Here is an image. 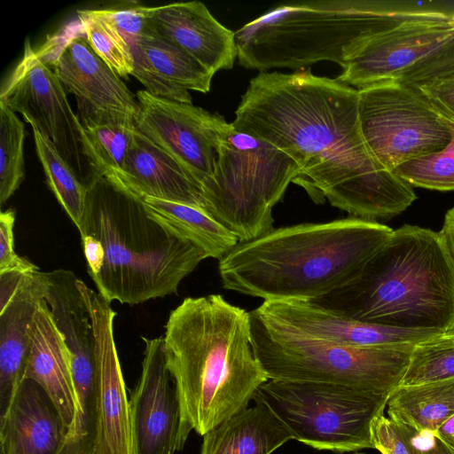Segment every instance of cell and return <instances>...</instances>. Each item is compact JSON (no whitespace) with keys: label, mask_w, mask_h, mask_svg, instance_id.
<instances>
[{"label":"cell","mask_w":454,"mask_h":454,"mask_svg":"<svg viewBox=\"0 0 454 454\" xmlns=\"http://www.w3.org/2000/svg\"><path fill=\"white\" fill-rule=\"evenodd\" d=\"M135 76L152 95L192 104L188 90L207 93L213 74L171 43L145 32L129 43Z\"/></svg>","instance_id":"obj_19"},{"label":"cell","mask_w":454,"mask_h":454,"mask_svg":"<svg viewBox=\"0 0 454 454\" xmlns=\"http://www.w3.org/2000/svg\"><path fill=\"white\" fill-rule=\"evenodd\" d=\"M15 211L12 208L0 214V274L9 271L33 273L38 268L28 260L19 256L14 249L13 227Z\"/></svg>","instance_id":"obj_34"},{"label":"cell","mask_w":454,"mask_h":454,"mask_svg":"<svg viewBox=\"0 0 454 454\" xmlns=\"http://www.w3.org/2000/svg\"><path fill=\"white\" fill-rule=\"evenodd\" d=\"M261 317L295 333L355 348L418 344L444 333L411 330L343 317L309 301H266L254 309Z\"/></svg>","instance_id":"obj_17"},{"label":"cell","mask_w":454,"mask_h":454,"mask_svg":"<svg viewBox=\"0 0 454 454\" xmlns=\"http://www.w3.org/2000/svg\"><path fill=\"white\" fill-rule=\"evenodd\" d=\"M142 339V372L129 398L134 454H174L184 448L190 431L166 366L163 338Z\"/></svg>","instance_id":"obj_15"},{"label":"cell","mask_w":454,"mask_h":454,"mask_svg":"<svg viewBox=\"0 0 454 454\" xmlns=\"http://www.w3.org/2000/svg\"><path fill=\"white\" fill-rule=\"evenodd\" d=\"M445 2L315 0L280 4L235 33L240 66L300 70L320 61L344 67L362 44L405 21L451 13Z\"/></svg>","instance_id":"obj_6"},{"label":"cell","mask_w":454,"mask_h":454,"mask_svg":"<svg viewBox=\"0 0 454 454\" xmlns=\"http://www.w3.org/2000/svg\"><path fill=\"white\" fill-rule=\"evenodd\" d=\"M254 403L205 434L200 454H271L294 440L268 407Z\"/></svg>","instance_id":"obj_24"},{"label":"cell","mask_w":454,"mask_h":454,"mask_svg":"<svg viewBox=\"0 0 454 454\" xmlns=\"http://www.w3.org/2000/svg\"><path fill=\"white\" fill-rule=\"evenodd\" d=\"M147 32L180 48L213 74L231 68L238 56L235 33L200 1L147 7Z\"/></svg>","instance_id":"obj_18"},{"label":"cell","mask_w":454,"mask_h":454,"mask_svg":"<svg viewBox=\"0 0 454 454\" xmlns=\"http://www.w3.org/2000/svg\"><path fill=\"white\" fill-rule=\"evenodd\" d=\"M358 112L371 154L390 172L408 160L443 149L452 138L450 121L415 85L400 80L359 89Z\"/></svg>","instance_id":"obj_10"},{"label":"cell","mask_w":454,"mask_h":454,"mask_svg":"<svg viewBox=\"0 0 454 454\" xmlns=\"http://www.w3.org/2000/svg\"><path fill=\"white\" fill-rule=\"evenodd\" d=\"M387 411L397 424L434 432L454 414V379L399 387L389 397Z\"/></svg>","instance_id":"obj_26"},{"label":"cell","mask_w":454,"mask_h":454,"mask_svg":"<svg viewBox=\"0 0 454 454\" xmlns=\"http://www.w3.org/2000/svg\"><path fill=\"white\" fill-rule=\"evenodd\" d=\"M142 199L156 221L201 248L208 257L220 260L239 242L233 233L202 208L151 197Z\"/></svg>","instance_id":"obj_25"},{"label":"cell","mask_w":454,"mask_h":454,"mask_svg":"<svg viewBox=\"0 0 454 454\" xmlns=\"http://www.w3.org/2000/svg\"><path fill=\"white\" fill-rule=\"evenodd\" d=\"M81 29L94 52L120 77L133 72L130 46L98 10H79Z\"/></svg>","instance_id":"obj_29"},{"label":"cell","mask_w":454,"mask_h":454,"mask_svg":"<svg viewBox=\"0 0 454 454\" xmlns=\"http://www.w3.org/2000/svg\"><path fill=\"white\" fill-rule=\"evenodd\" d=\"M99 13L108 20L129 45V43L147 31V7L103 9Z\"/></svg>","instance_id":"obj_36"},{"label":"cell","mask_w":454,"mask_h":454,"mask_svg":"<svg viewBox=\"0 0 454 454\" xmlns=\"http://www.w3.org/2000/svg\"><path fill=\"white\" fill-rule=\"evenodd\" d=\"M389 397L342 385L269 380L253 400L268 407L294 440L344 453L373 449L371 426Z\"/></svg>","instance_id":"obj_9"},{"label":"cell","mask_w":454,"mask_h":454,"mask_svg":"<svg viewBox=\"0 0 454 454\" xmlns=\"http://www.w3.org/2000/svg\"><path fill=\"white\" fill-rule=\"evenodd\" d=\"M95 339L96 426L92 454H134L129 399L114 338L116 313L100 294L78 278Z\"/></svg>","instance_id":"obj_14"},{"label":"cell","mask_w":454,"mask_h":454,"mask_svg":"<svg viewBox=\"0 0 454 454\" xmlns=\"http://www.w3.org/2000/svg\"><path fill=\"white\" fill-rule=\"evenodd\" d=\"M450 127L452 138L446 147L408 160L398 166L394 173L412 187L442 192L454 191V121H450Z\"/></svg>","instance_id":"obj_32"},{"label":"cell","mask_w":454,"mask_h":454,"mask_svg":"<svg viewBox=\"0 0 454 454\" xmlns=\"http://www.w3.org/2000/svg\"><path fill=\"white\" fill-rule=\"evenodd\" d=\"M82 128L84 153L93 176H115L136 139V123L110 122Z\"/></svg>","instance_id":"obj_27"},{"label":"cell","mask_w":454,"mask_h":454,"mask_svg":"<svg viewBox=\"0 0 454 454\" xmlns=\"http://www.w3.org/2000/svg\"><path fill=\"white\" fill-rule=\"evenodd\" d=\"M454 379V337L445 333L414 346L400 387Z\"/></svg>","instance_id":"obj_30"},{"label":"cell","mask_w":454,"mask_h":454,"mask_svg":"<svg viewBox=\"0 0 454 454\" xmlns=\"http://www.w3.org/2000/svg\"><path fill=\"white\" fill-rule=\"evenodd\" d=\"M441 233L454 261V207L446 213Z\"/></svg>","instance_id":"obj_40"},{"label":"cell","mask_w":454,"mask_h":454,"mask_svg":"<svg viewBox=\"0 0 454 454\" xmlns=\"http://www.w3.org/2000/svg\"><path fill=\"white\" fill-rule=\"evenodd\" d=\"M232 126L287 153L299 166L293 183L317 204L374 221L403 212L413 187L381 168L361 131L358 90L309 71L260 72L235 111Z\"/></svg>","instance_id":"obj_1"},{"label":"cell","mask_w":454,"mask_h":454,"mask_svg":"<svg viewBox=\"0 0 454 454\" xmlns=\"http://www.w3.org/2000/svg\"><path fill=\"white\" fill-rule=\"evenodd\" d=\"M397 424V423H396ZM412 454H454L432 431H416L397 424Z\"/></svg>","instance_id":"obj_38"},{"label":"cell","mask_w":454,"mask_h":454,"mask_svg":"<svg viewBox=\"0 0 454 454\" xmlns=\"http://www.w3.org/2000/svg\"><path fill=\"white\" fill-rule=\"evenodd\" d=\"M299 171L284 151L231 122L214 173L202 186L203 210L239 242L256 239L273 229L272 209Z\"/></svg>","instance_id":"obj_8"},{"label":"cell","mask_w":454,"mask_h":454,"mask_svg":"<svg viewBox=\"0 0 454 454\" xmlns=\"http://www.w3.org/2000/svg\"><path fill=\"white\" fill-rule=\"evenodd\" d=\"M434 434L454 452V414L442 422Z\"/></svg>","instance_id":"obj_39"},{"label":"cell","mask_w":454,"mask_h":454,"mask_svg":"<svg viewBox=\"0 0 454 454\" xmlns=\"http://www.w3.org/2000/svg\"><path fill=\"white\" fill-rule=\"evenodd\" d=\"M356 454H364V453H356Z\"/></svg>","instance_id":"obj_42"},{"label":"cell","mask_w":454,"mask_h":454,"mask_svg":"<svg viewBox=\"0 0 454 454\" xmlns=\"http://www.w3.org/2000/svg\"><path fill=\"white\" fill-rule=\"evenodd\" d=\"M251 344L269 380L342 385L391 396L416 344L355 348L306 336L249 312Z\"/></svg>","instance_id":"obj_7"},{"label":"cell","mask_w":454,"mask_h":454,"mask_svg":"<svg viewBox=\"0 0 454 454\" xmlns=\"http://www.w3.org/2000/svg\"><path fill=\"white\" fill-rule=\"evenodd\" d=\"M371 437L373 449L381 454H412L400 427L384 413L373 419Z\"/></svg>","instance_id":"obj_35"},{"label":"cell","mask_w":454,"mask_h":454,"mask_svg":"<svg viewBox=\"0 0 454 454\" xmlns=\"http://www.w3.org/2000/svg\"><path fill=\"white\" fill-rule=\"evenodd\" d=\"M23 122L0 102V203L14 193L24 179Z\"/></svg>","instance_id":"obj_31"},{"label":"cell","mask_w":454,"mask_h":454,"mask_svg":"<svg viewBox=\"0 0 454 454\" xmlns=\"http://www.w3.org/2000/svg\"><path fill=\"white\" fill-rule=\"evenodd\" d=\"M165 329L166 366L190 432L203 436L246 410L269 380L252 348L249 312L220 294L184 299Z\"/></svg>","instance_id":"obj_2"},{"label":"cell","mask_w":454,"mask_h":454,"mask_svg":"<svg viewBox=\"0 0 454 454\" xmlns=\"http://www.w3.org/2000/svg\"><path fill=\"white\" fill-rule=\"evenodd\" d=\"M445 333L454 337V325L448 332H446Z\"/></svg>","instance_id":"obj_41"},{"label":"cell","mask_w":454,"mask_h":454,"mask_svg":"<svg viewBox=\"0 0 454 454\" xmlns=\"http://www.w3.org/2000/svg\"><path fill=\"white\" fill-rule=\"evenodd\" d=\"M35 51L51 67L64 88L74 95L82 127L136 123L137 100L91 49L79 21L49 36Z\"/></svg>","instance_id":"obj_11"},{"label":"cell","mask_w":454,"mask_h":454,"mask_svg":"<svg viewBox=\"0 0 454 454\" xmlns=\"http://www.w3.org/2000/svg\"><path fill=\"white\" fill-rule=\"evenodd\" d=\"M31 127L36 153L48 185L78 228L84 214L87 187L79 180L51 141L35 127Z\"/></svg>","instance_id":"obj_28"},{"label":"cell","mask_w":454,"mask_h":454,"mask_svg":"<svg viewBox=\"0 0 454 454\" xmlns=\"http://www.w3.org/2000/svg\"><path fill=\"white\" fill-rule=\"evenodd\" d=\"M0 102L35 127L56 146L79 180L93 175L84 153L82 125L68 103L64 86L27 39L24 54L2 84Z\"/></svg>","instance_id":"obj_12"},{"label":"cell","mask_w":454,"mask_h":454,"mask_svg":"<svg viewBox=\"0 0 454 454\" xmlns=\"http://www.w3.org/2000/svg\"><path fill=\"white\" fill-rule=\"evenodd\" d=\"M41 271L26 274L0 310V419L24 380L29 355V327L43 297Z\"/></svg>","instance_id":"obj_21"},{"label":"cell","mask_w":454,"mask_h":454,"mask_svg":"<svg viewBox=\"0 0 454 454\" xmlns=\"http://www.w3.org/2000/svg\"><path fill=\"white\" fill-rule=\"evenodd\" d=\"M86 187L77 229L88 272L109 303L135 305L176 294L208 258L156 221L143 199L115 176H94Z\"/></svg>","instance_id":"obj_3"},{"label":"cell","mask_w":454,"mask_h":454,"mask_svg":"<svg viewBox=\"0 0 454 454\" xmlns=\"http://www.w3.org/2000/svg\"><path fill=\"white\" fill-rule=\"evenodd\" d=\"M393 231L356 217L273 228L219 260L222 285L266 301H312L352 281Z\"/></svg>","instance_id":"obj_4"},{"label":"cell","mask_w":454,"mask_h":454,"mask_svg":"<svg viewBox=\"0 0 454 454\" xmlns=\"http://www.w3.org/2000/svg\"><path fill=\"white\" fill-rule=\"evenodd\" d=\"M115 177L140 198L151 197L203 209L200 185L138 130Z\"/></svg>","instance_id":"obj_23"},{"label":"cell","mask_w":454,"mask_h":454,"mask_svg":"<svg viewBox=\"0 0 454 454\" xmlns=\"http://www.w3.org/2000/svg\"><path fill=\"white\" fill-rule=\"evenodd\" d=\"M25 379L35 380L46 391L68 432L75 415L71 360L44 298L38 302L29 327Z\"/></svg>","instance_id":"obj_22"},{"label":"cell","mask_w":454,"mask_h":454,"mask_svg":"<svg viewBox=\"0 0 454 454\" xmlns=\"http://www.w3.org/2000/svg\"><path fill=\"white\" fill-rule=\"evenodd\" d=\"M137 130L169 154L201 187L212 176L230 123L192 104L136 94Z\"/></svg>","instance_id":"obj_13"},{"label":"cell","mask_w":454,"mask_h":454,"mask_svg":"<svg viewBox=\"0 0 454 454\" xmlns=\"http://www.w3.org/2000/svg\"><path fill=\"white\" fill-rule=\"evenodd\" d=\"M454 78V35L404 72L402 82L419 84Z\"/></svg>","instance_id":"obj_33"},{"label":"cell","mask_w":454,"mask_h":454,"mask_svg":"<svg viewBox=\"0 0 454 454\" xmlns=\"http://www.w3.org/2000/svg\"><path fill=\"white\" fill-rule=\"evenodd\" d=\"M454 35V12L405 21L364 42L336 78L356 90L399 80Z\"/></svg>","instance_id":"obj_16"},{"label":"cell","mask_w":454,"mask_h":454,"mask_svg":"<svg viewBox=\"0 0 454 454\" xmlns=\"http://www.w3.org/2000/svg\"><path fill=\"white\" fill-rule=\"evenodd\" d=\"M413 85L440 114L454 121V78L432 80Z\"/></svg>","instance_id":"obj_37"},{"label":"cell","mask_w":454,"mask_h":454,"mask_svg":"<svg viewBox=\"0 0 454 454\" xmlns=\"http://www.w3.org/2000/svg\"><path fill=\"white\" fill-rule=\"evenodd\" d=\"M67 434L46 391L25 379L0 419L1 454H61Z\"/></svg>","instance_id":"obj_20"},{"label":"cell","mask_w":454,"mask_h":454,"mask_svg":"<svg viewBox=\"0 0 454 454\" xmlns=\"http://www.w3.org/2000/svg\"><path fill=\"white\" fill-rule=\"evenodd\" d=\"M309 302L362 322L446 333L454 325V261L441 231L406 224L352 281Z\"/></svg>","instance_id":"obj_5"}]
</instances>
